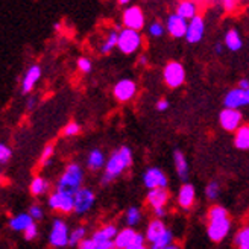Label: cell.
Returning <instances> with one entry per match:
<instances>
[{"label": "cell", "instance_id": "f5cc1de1", "mask_svg": "<svg viewBox=\"0 0 249 249\" xmlns=\"http://www.w3.org/2000/svg\"><path fill=\"white\" fill-rule=\"evenodd\" d=\"M113 249H120V248H113Z\"/></svg>", "mask_w": 249, "mask_h": 249}, {"label": "cell", "instance_id": "8fae6325", "mask_svg": "<svg viewBox=\"0 0 249 249\" xmlns=\"http://www.w3.org/2000/svg\"><path fill=\"white\" fill-rule=\"evenodd\" d=\"M114 97L119 102H128L135 96L137 93V85L131 79H122L114 85Z\"/></svg>", "mask_w": 249, "mask_h": 249}, {"label": "cell", "instance_id": "44dd1931", "mask_svg": "<svg viewBox=\"0 0 249 249\" xmlns=\"http://www.w3.org/2000/svg\"><path fill=\"white\" fill-rule=\"evenodd\" d=\"M177 14L184 20H193L195 17H197V5L195 2H190V0H185V2L178 3Z\"/></svg>", "mask_w": 249, "mask_h": 249}, {"label": "cell", "instance_id": "ac0fdd59", "mask_svg": "<svg viewBox=\"0 0 249 249\" xmlns=\"http://www.w3.org/2000/svg\"><path fill=\"white\" fill-rule=\"evenodd\" d=\"M40 78H41V69L38 66L29 67V70L26 71V74H24V78H23V84H21L23 93H29L34 89L35 82L38 81Z\"/></svg>", "mask_w": 249, "mask_h": 249}, {"label": "cell", "instance_id": "7dc6e473", "mask_svg": "<svg viewBox=\"0 0 249 249\" xmlns=\"http://www.w3.org/2000/svg\"><path fill=\"white\" fill-rule=\"evenodd\" d=\"M139 62H140L142 66H146V64H147V59H146V56H142V58L139 59Z\"/></svg>", "mask_w": 249, "mask_h": 249}, {"label": "cell", "instance_id": "7c38bea8", "mask_svg": "<svg viewBox=\"0 0 249 249\" xmlns=\"http://www.w3.org/2000/svg\"><path fill=\"white\" fill-rule=\"evenodd\" d=\"M144 185L147 187L149 190H154V189H166L167 185V178L163 172L157 167H151L147 169L144 177H143Z\"/></svg>", "mask_w": 249, "mask_h": 249}, {"label": "cell", "instance_id": "5bb4252c", "mask_svg": "<svg viewBox=\"0 0 249 249\" xmlns=\"http://www.w3.org/2000/svg\"><path fill=\"white\" fill-rule=\"evenodd\" d=\"M94 204V193L90 189H81L74 195V211L78 214H84Z\"/></svg>", "mask_w": 249, "mask_h": 249}, {"label": "cell", "instance_id": "30bf717a", "mask_svg": "<svg viewBox=\"0 0 249 249\" xmlns=\"http://www.w3.org/2000/svg\"><path fill=\"white\" fill-rule=\"evenodd\" d=\"M220 126L225 131H237L242 123V113L239 109L225 108L220 113Z\"/></svg>", "mask_w": 249, "mask_h": 249}, {"label": "cell", "instance_id": "cb8c5ba5", "mask_svg": "<svg viewBox=\"0 0 249 249\" xmlns=\"http://www.w3.org/2000/svg\"><path fill=\"white\" fill-rule=\"evenodd\" d=\"M32 223V217L29 214H18L9 220V227L14 231H26Z\"/></svg>", "mask_w": 249, "mask_h": 249}, {"label": "cell", "instance_id": "8d00e7d4", "mask_svg": "<svg viewBox=\"0 0 249 249\" xmlns=\"http://www.w3.org/2000/svg\"><path fill=\"white\" fill-rule=\"evenodd\" d=\"M205 193H207V197L208 199H216L219 196V184L217 182H210L207 185Z\"/></svg>", "mask_w": 249, "mask_h": 249}, {"label": "cell", "instance_id": "c3c4849f", "mask_svg": "<svg viewBox=\"0 0 249 249\" xmlns=\"http://www.w3.org/2000/svg\"><path fill=\"white\" fill-rule=\"evenodd\" d=\"M166 249H179V246H178V245H173V243H172V245H169Z\"/></svg>", "mask_w": 249, "mask_h": 249}, {"label": "cell", "instance_id": "e575fe53", "mask_svg": "<svg viewBox=\"0 0 249 249\" xmlns=\"http://www.w3.org/2000/svg\"><path fill=\"white\" fill-rule=\"evenodd\" d=\"M53 152H55L53 144H47V146L44 147V151L41 152V157H40V164H41V166H46V164L49 163V161H51V158H52Z\"/></svg>", "mask_w": 249, "mask_h": 249}, {"label": "cell", "instance_id": "484cf974", "mask_svg": "<svg viewBox=\"0 0 249 249\" xmlns=\"http://www.w3.org/2000/svg\"><path fill=\"white\" fill-rule=\"evenodd\" d=\"M113 248H116L114 242H99V240H94L93 237L85 239L79 245V249H113Z\"/></svg>", "mask_w": 249, "mask_h": 249}, {"label": "cell", "instance_id": "7402d4cb", "mask_svg": "<svg viewBox=\"0 0 249 249\" xmlns=\"http://www.w3.org/2000/svg\"><path fill=\"white\" fill-rule=\"evenodd\" d=\"M234 144L237 149H240V151H248L249 149V124L240 126L237 131H235Z\"/></svg>", "mask_w": 249, "mask_h": 249}, {"label": "cell", "instance_id": "2e32d148", "mask_svg": "<svg viewBox=\"0 0 249 249\" xmlns=\"http://www.w3.org/2000/svg\"><path fill=\"white\" fill-rule=\"evenodd\" d=\"M187 28H189V23L187 20L181 18L177 12L175 14L169 16L167 18V31L172 36H175V38H181V36H185L187 35Z\"/></svg>", "mask_w": 249, "mask_h": 249}, {"label": "cell", "instance_id": "603a6c76", "mask_svg": "<svg viewBox=\"0 0 249 249\" xmlns=\"http://www.w3.org/2000/svg\"><path fill=\"white\" fill-rule=\"evenodd\" d=\"M117 234L119 231L114 225H107V227H102L101 230H97L93 234V239L99 242H113V239H116Z\"/></svg>", "mask_w": 249, "mask_h": 249}, {"label": "cell", "instance_id": "7bdbcfd3", "mask_svg": "<svg viewBox=\"0 0 249 249\" xmlns=\"http://www.w3.org/2000/svg\"><path fill=\"white\" fill-rule=\"evenodd\" d=\"M157 108L160 111H164V109L169 108V102L166 101V99H161V101H158V104H157Z\"/></svg>", "mask_w": 249, "mask_h": 249}, {"label": "cell", "instance_id": "8992f818", "mask_svg": "<svg viewBox=\"0 0 249 249\" xmlns=\"http://www.w3.org/2000/svg\"><path fill=\"white\" fill-rule=\"evenodd\" d=\"M163 76H164V82L170 87V89H178V87H181L185 81V70L181 62L172 61L164 67Z\"/></svg>", "mask_w": 249, "mask_h": 249}, {"label": "cell", "instance_id": "6da1fadb", "mask_svg": "<svg viewBox=\"0 0 249 249\" xmlns=\"http://www.w3.org/2000/svg\"><path fill=\"white\" fill-rule=\"evenodd\" d=\"M231 228V220L227 214V210L214 205L208 211V237L213 242H220L228 235Z\"/></svg>", "mask_w": 249, "mask_h": 249}, {"label": "cell", "instance_id": "d6a6232c", "mask_svg": "<svg viewBox=\"0 0 249 249\" xmlns=\"http://www.w3.org/2000/svg\"><path fill=\"white\" fill-rule=\"evenodd\" d=\"M142 219V213H140V210L139 208H135V207H131L128 211H126V223L128 225H135V223H139Z\"/></svg>", "mask_w": 249, "mask_h": 249}, {"label": "cell", "instance_id": "f1b7e54d", "mask_svg": "<svg viewBox=\"0 0 249 249\" xmlns=\"http://www.w3.org/2000/svg\"><path fill=\"white\" fill-rule=\"evenodd\" d=\"M234 243L237 249H249V227H245L237 232Z\"/></svg>", "mask_w": 249, "mask_h": 249}, {"label": "cell", "instance_id": "d590c367", "mask_svg": "<svg viewBox=\"0 0 249 249\" xmlns=\"http://www.w3.org/2000/svg\"><path fill=\"white\" fill-rule=\"evenodd\" d=\"M81 132V126L78 123H74V122H71V123H69L67 126L64 128V131H62V134H64L66 137H71V135H76V134H79Z\"/></svg>", "mask_w": 249, "mask_h": 249}, {"label": "cell", "instance_id": "3957f363", "mask_svg": "<svg viewBox=\"0 0 249 249\" xmlns=\"http://www.w3.org/2000/svg\"><path fill=\"white\" fill-rule=\"evenodd\" d=\"M82 169L79 164H69L66 167L64 175H62L58 181L56 190L62 193H69V195H76L81 190V184H82Z\"/></svg>", "mask_w": 249, "mask_h": 249}, {"label": "cell", "instance_id": "ffe728a7", "mask_svg": "<svg viewBox=\"0 0 249 249\" xmlns=\"http://www.w3.org/2000/svg\"><path fill=\"white\" fill-rule=\"evenodd\" d=\"M195 202V189L192 184H184L178 193V204L182 208H190Z\"/></svg>", "mask_w": 249, "mask_h": 249}, {"label": "cell", "instance_id": "9c48e42d", "mask_svg": "<svg viewBox=\"0 0 249 249\" xmlns=\"http://www.w3.org/2000/svg\"><path fill=\"white\" fill-rule=\"evenodd\" d=\"M49 205L53 210H58L61 213H70L74 210V196L62 192H55L49 197Z\"/></svg>", "mask_w": 249, "mask_h": 249}, {"label": "cell", "instance_id": "74e56055", "mask_svg": "<svg viewBox=\"0 0 249 249\" xmlns=\"http://www.w3.org/2000/svg\"><path fill=\"white\" fill-rule=\"evenodd\" d=\"M11 158V149L5 144H0V163L5 164Z\"/></svg>", "mask_w": 249, "mask_h": 249}, {"label": "cell", "instance_id": "bcb514c9", "mask_svg": "<svg viewBox=\"0 0 249 249\" xmlns=\"http://www.w3.org/2000/svg\"><path fill=\"white\" fill-rule=\"evenodd\" d=\"M155 214L157 216H164L166 214V208H157L155 210Z\"/></svg>", "mask_w": 249, "mask_h": 249}, {"label": "cell", "instance_id": "ab89813d", "mask_svg": "<svg viewBox=\"0 0 249 249\" xmlns=\"http://www.w3.org/2000/svg\"><path fill=\"white\" fill-rule=\"evenodd\" d=\"M78 69L84 73H89L91 71V62L90 59H87V58H79L78 59Z\"/></svg>", "mask_w": 249, "mask_h": 249}, {"label": "cell", "instance_id": "f35d334b", "mask_svg": "<svg viewBox=\"0 0 249 249\" xmlns=\"http://www.w3.org/2000/svg\"><path fill=\"white\" fill-rule=\"evenodd\" d=\"M163 32H164V29H163V24L161 23H152L151 26H149V34L152 36H161Z\"/></svg>", "mask_w": 249, "mask_h": 249}, {"label": "cell", "instance_id": "816d5d0a", "mask_svg": "<svg viewBox=\"0 0 249 249\" xmlns=\"http://www.w3.org/2000/svg\"><path fill=\"white\" fill-rule=\"evenodd\" d=\"M120 5H128V0H120Z\"/></svg>", "mask_w": 249, "mask_h": 249}, {"label": "cell", "instance_id": "d4e9b609", "mask_svg": "<svg viewBox=\"0 0 249 249\" xmlns=\"http://www.w3.org/2000/svg\"><path fill=\"white\" fill-rule=\"evenodd\" d=\"M225 44L230 51H240L242 47V36L235 29H230L225 35Z\"/></svg>", "mask_w": 249, "mask_h": 249}, {"label": "cell", "instance_id": "ba28073f", "mask_svg": "<svg viewBox=\"0 0 249 249\" xmlns=\"http://www.w3.org/2000/svg\"><path fill=\"white\" fill-rule=\"evenodd\" d=\"M69 242H70V234L66 222L56 219L51 231V245L55 248H64L66 245H69Z\"/></svg>", "mask_w": 249, "mask_h": 249}, {"label": "cell", "instance_id": "7a4b0ae2", "mask_svg": "<svg viewBox=\"0 0 249 249\" xmlns=\"http://www.w3.org/2000/svg\"><path fill=\"white\" fill-rule=\"evenodd\" d=\"M132 164V154L131 149L123 146L119 151H116L114 154H111L109 160L105 164V175L102 177V184H108L109 181H113L114 178H117L120 173L128 169Z\"/></svg>", "mask_w": 249, "mask_h": 249}, {"label": "cell", "instance_id": "e0dca14e", "mask_svg": "<svg viewBox=\"0 0 249 249\" xmlns=\"http://www.w3.org/2000/svg\"><path fill=\"white\" fill-rule=\"evenodd\" d=\"M167 201H169V192L166 189H154L149 190L147 193V202L154 207V210L164 208Z\"/></svg>", "mask_w": 249, "mask_h": 249}, {"label": "cell", "instance_id": "ee69618b", "mask_svg": "<svg viewBox=\"0 0 249 249\" xmlns=\"http://www.w3.org/2000/svg\"><path fill=\"white\" fill-rule=\"evenodd\" d=\"M235 2H230V0H227V2H223V8H225L227 11H234L235 9Z\"/></svg>", "mask_w": 249, "mask_h": 249}, {"label": "cell", "instance_id": "5b68a950", "mask_svg": "<svg viewBox=\"0 0 249 249\" xmlns=\"http://www.w3.org/2000/svg\"><path fill=\"white\" fill-rule=\"evenodd\" d=\"M144 235L134 231L132 228H124L122 231H119V234L114 239V245L116 248L120 249H129L132 246H143L144 245Z\"/></svg>", "mask_w": 249, "mask_h": 249}, {"label": "cell", "instance_id": "277c9868", "mask_svg": "<svg viewBox=\"0 0 249 249\" xmlns=\"http://www.w3.org/2000/svg\"><path fill=\"white\" fill-rule=\"evenodd\" d=\"M142 46V35L137 31L131 29H123L119 34V44L117 47L120 49V52L124 55H131L137 52Z\"/></svg>", "mask_w": 249, "mask_h": 249}, {"label": "cell", "instance_id": "681fc988", "mask_svg": "<svg viewBox=\"0 0 249 249\" xmlns=\"http://www.w3.org/2000/svg\"><path fill=\"white\" fill-rule=\"evenodd\" d=\"M222 52V44H216V53Z\"/></svg>", "mask_w": 249, "mask_h": 249}, {"label": "cell", "instance_id": "f6af8a7d", "mask_svg": "<svg viewBox=\"0 0 249 249\" xmlns=\"http://www.w3.org/2000/svg\"><path fill=\"white\" fill-rule=\"evenodd\" d=\"M239 89H242V90H249V81H248V79H242V81L239 82Z\"/></svg>", "mask_w": 249, "mask_h": 249}, {"label": "cell", "instance_id": "1f68e13d", "mask_svg": "<svg viewBox=\"0 0 249 249\" xmlns=\"http://www.w3.org/2000/svg\"><path fill=\"white\" fill-rule=\"evenodd\" d=\"M172 237H173L172 232L167 230L155 243H152V249H166L169 245H172V243H170V242H172Z\"/></svg>", "mask_w": 249, "mask_h": 249}, {"label": "cell", "instance_id": "9a60e30c", "mask_svg": "<svg viewBox=\"0 0 249 249\" xmlns=\"http://www.w3.org/2000/svg\"><path fill=\"white\" fill-rule=\"evenodd\" d=\"M205 31V23L201 16L195 17L193 20L189 21V28H187V35L185 38L189 43H199L204 36Z\"/></svg>", "mask_w": 249, "mask_h": 249}, {"label": "cell", "instance_id": "4dcf8cb0", "mask_svg": "<svg viewBox=\"0 0 249 249\" xmlns=\"http://www.w3.org/2000/svg\"><path fill=\"white\" fill-rule=\"evenodd\" d=\"M117 44H119V34L116 31H113V32L108 35V38L102 43L101 52L102 53H109L114 49V46H117Z\"/></svg>", "mask_w": 249, "mask_h": 249}, {"label": "cell", "instance_id": "f907efd6", "mask_svg": "<svg viewBox=\"0 0 249 249\" xmlns=\"http://www.w3.org/2000/svg\"><path fill=\"white\" fill-rule=\"evenodd\" d=\"M129 249H147V248L143 245V246H132V248H129Z\"/></svg>", "mask_w": 249, "mask_h": 249}, {"label": "cell", "instance_id": "836d02e7", "mask_svg": "<svg viewBox=\"0 0 249 249\" xmlns=\"http://www.w3.org/2000/svg\"><path fill=\"white\" fill-rule=\"evenodd\" d=\"M84 235H85V228L84 227H79V228H76L74 230L71 234H70V242H69V245H81L85 239H84Z\"/></svg>", "mask_w": 249, "mask_h": 249}, {"label": "cell", "instance_id": "f546056e", "mask_svg": "<svg viewBox=\"0 0 249 249\" xmlns=\"http://www.w3.org/2000/svg\"><path fill=\"white\" fill-rule=\"evenodd\" d=\"M47 181L44 179V178H41V177H36V178H34L32 179V182H31V193L34 195V196H40V195H43L46 190H47Z\"/></svg>", "mask_w": 249, "mask_h": 249}, {"label": "cell", "instance_id": "b9f144b4", "mask_svg": "<svg viewBox=\"0 0 249 249\" xmlns=\"http://www.w3.org/2000/svg\"><path fill=\"white\" fill-rule=\"evenodd\" d=\"M35 235H36V225L32 223V225L24 231V237H26L28 240H32V239H35Z\"/></svg>", "mask_w": 249, "mask_h": 249}, {"label": "cell", "instance_id": "d6986e66", "mask_svg": "<svg viewBox=\"0 0 249 249\" xmlns=\"http://www.w3.org/2000/svg\"><path fill=\"white\" fill-rule=\"evenodd\" d=\"M166 231L167 230L164 227V223L161 222L160 219H155V220H152L151 223H149V227L146 230V240H149L151 243H155Z\"/></svg>", "mask_w": 249, "mask_h": 249}, {"label": "cell", "instance_id": "4fadbf2b", "mask_svg": "<svg viewBox=\"0 0 249 249\" xmlns=\"http://www.w3.org/2000/svg\"><path fill=\"white\" fill-rule=\"evenodd\" d=\"M227 108H232V109H239L240 107L249 105V90H242V89H234L231 90L227 96L225 101H223Z\"/></svg>", "mask_w": 249, "mask_h": 249}, {"label": "cell", "instance_id": "60d3db41", "mask_svg": "<svg viewBox=\"0 0 249 249\" xmlns=\"http://www.w3.org/2000/svg\"><path fill=\"white\" fill-rule=\"evenodd\" d=\"M29 216H31L32 219H41V217H43V210H41V207H38V205H32V207L29 208Z\"/></svg>", "mask_w": 249, "mask_h": 249}, {"label": "cell", "instance_id": "52a82bcc", "mask_svg": "<svg viewBox=\"0 0 249 249\" xmlns=\"http://www.w3.org/2000/svg\"><path fill=\"white\" fill-rule=\"evenodd\" d=\"M122 20H123L124 28L131 29V31L140 32V29L144 26V14H143L142 8H139V6H129L124 9Z\"/></svg>", "mask_w": 249, "mask_h": 249}, {"label": "cell", "instance_id": "83f0119b", "mask_svg": "<svg viewBox=\"0 0 249 249\" xmlns=\"http://www.w3.org/2000/svg\"><path fill=\"white\" fill-rule=\"evenodd\" d=\"M173 160H175V167H177V172L181 178H185L187 173H189V164H187V160L184 157V154L181 151H175L173 154Z\"/></svg>", "mask_w": 249, "mask_h": 249}, {"label": "cell", "instance_id": "4316f807", "mask_svg": "<svg viewBox=\"0 0 249 249\" xmlns=\"http://www.w3.org/2000/svg\"><path fill=\"white\" fill-rule=\"evenodd\" d=\"M87 164H89V167L91 170H97V169H101L105 163V157L104 154L99 151V149H94V151L90 152L89 155V160H87Z\"/></svg>", "mask_w": 249, "mask_h": 249}]
</instances>
